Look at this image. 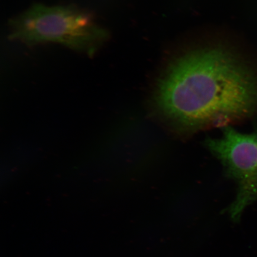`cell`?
Here are the masks:
<instances>
[{
    "label": "cell",
    "mask_w": 257,
    "mask_h": 257,
    "mask_svg": "<svg viewBox=\"0 0 257 257\" xmlns=\"http://www.w3.org/2000/svg\"><path fill=\"white\" fill-rule=\"evenodd\" d=\"M151 102L178 134L229 126L257 115V75L224 48L193 51L167 66Z\"/></svg>",
    "instance_id": "6da1fadb"
},
{
    "label": "cell",
    "mask_w": 257,
    "mask_h": 257,
    "mask_svg": "<svg viewBox=\"0 0 257 257\" xmlns=\"http://www.w3.org/2000/svg\"><path fill=\"white\" fill-rule=\"evenodd\" d=\"M9 24L10 38L28 46L59 43L91 56L110 38L91 16L72 6L34 5Z\"/></svg>",
    "instance_id": "7a4b0ae2"
},
{
    "label": "cell",
    "mask_w": 257,
    "mask_h": 257,
    "mask_svg": "<svg viewBox=\"0 0 257 257\" xmlns=\"http://www.w3.org/2000/svg\"><path fill=\"white\" fill-rule=\"evenodd\" d=\"M222 128V136L208 138L205 145L238 186L235 200L228 210L231 218L237 221L257 200V130L242 134L230 126Z\"/></svg>",
    "instance_id": "3957f363"
}]
</instances>
